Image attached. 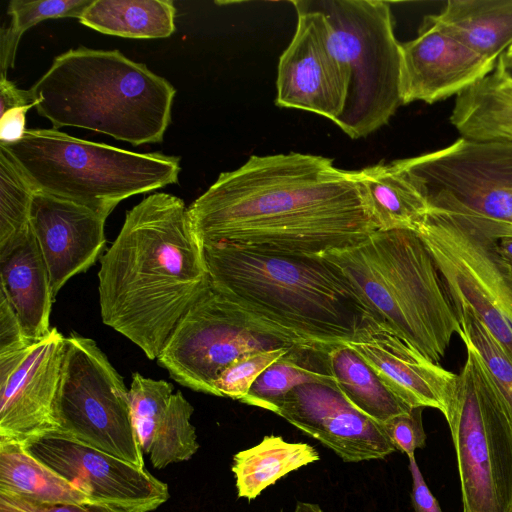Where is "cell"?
Returning a JSON list of instances; mask_svg holds the SVG:
<instances>
[{"label": "cell", "instance_id": "6da1fadb", "mask_svg": "<svg viewBox=\"0 0 512 512\" xmlns=\"http://www.w3.org/2000/svg\"><path fill=\"white\" fill-rule=\"evenodd\" d=\"M188 213L202 244L286 256L344 249L378 230L355 170L297 152L251 156L221 173Z\"/></svg>", "mask_w": 512, "mask_h": 512}, {"label": "cell", "instance_id": "7a4b0ae2", "mask_svg": "<svg viewBox=\"0 0 512 512\" xmlns=\"http://www.w3.org/2000/svg\"><path fill=\"white\" fill-rule=\"evenodd\" d=\"M105 325L157 359L177 322L210 285L203 244L179 197L153 193L126 212L100 257Z\"/></svg>", "mask_w": 512, "mask_h": 512}, {"label": "cell", "instance_id": "3957f363", "mask_svg": "<svg viewBox=\"0 0 512 512\" xmlns=\"http://www.w3.org/2000/svg\"><path fill=\"white\" fill-rule=\"evenodd\" d=\"M211 285L249 316L304 344L351 340L372 319L320 255L286 256L204 243Z\"/></svg>", "mask_w": 512, "mask_h": 512}, {"label": "cell", "instance_id": "277c9868", "mask_svg": "<svg viewBox=\"0 0 512 512\" xmlns=\"http://www.w3.org/2000/svg\"><path fill=\"white\" fill-rule=\"evenodd\" d=\"M30 91L54 129L84 128L134 146L163 141L176 95L168 80L119 50L83 46L56 56Z\"/></svg>", "mask_w": 512, "mask_h": 512}, {"label": "cell", "instance_id": "5b68a950", "mask_svg": "<svg viewBox=\"0 0 512 512\" xmlns=\"http://www.w3.org/2000/svg\"><path fill=\"white\" fill-rule=\"evenodd\" d=\"M345 278L372 319L439 364L462 333L429 250L411 229L376 230L360 244L320 255Z\"/></svg>", "mask_w": 512, "mask_h": 512}, {"label": "cell", "instance_id": "8992f818", "mask_svg": "<svg viewBox=\"0 0 512 512\" xmlns=\"http://www.w3.org/2000/svg\"><path fill=\"white\" fill-rule=\"evenodd\" d=\"M3 146L34 190L105 217L124 199L178 183L180 158L139 153L76 138L57 129H27Z\"/></svg>", "mask_w": 512, "mask_h": 512}, {"label": "cell", "instance_id": "52a82bcc", "mask_svg": "<svg viewBox=\"0 0 512 512\" xmlns=\"http://www.w3.org/2000/svg\"><path fill=\"white\" fill-rule=\"evenodd\" d=\"M320 12L331 51L348 80L337 126L350 138L366 137L389 122L400 105L401 43L390 6L379 0H307Z\"/></svg>", "mask_w": 512, "mask_h": 512}, {"label": "cell", "instance_id": "ba28073f", "mask_svg": "<svg viewBox=\"0 0 512 512\" xmlns=\"http://www.w3.org/2000/svg\"><path fill=\"white\" fill-rule=\"evenodd\" d=\"M444 417L456 452L463 512H512V420L470 349Z\"/></svg>", "mask_w": 512, "mask_h": 512}, {"label": "cell", "instance_id": "9c48e42d", "mask_svg": "<svg viewBox=\"0 0 512 512\" xmlns=\"http://www.w3.org/2000/svg\"><path fill=\"white\" fill-rule=\"evenodd\" d=\"M415 231L456 314L472 312L512 358V271L496 251L497 237L467 217L431 209Z\"/></svg>", "mask_w": 512, "mask_h": 512}, {"label": "cell", "instance_id": "30bf717a", "mask_svg": "<svg viewBox=\"0 0 512 512\" xmlns=\"http://www.w3.org/2000/svg\"><path fill=\"white\" fill-rule=\"evenodd\" d=\"M54 423L66 437L145 468L123 378L94 340L75 333L65 338Z\"/></svg>", "mask_w": 512, "mask_h": 512}, {"label": "cell", "instance_id": "8fae6325", "mask_svg": "<svg viewBox=\"0 0 512 512\" xmlns=\"http://www.w3.org/2000/svg\"><path fill=\"white\" fill-rule=\"evenodd\" d=\"M392 164L429 209L512 228V141L460 137L442 149Z\"/></svg>", "mask_w": 512, "mask_h": 512}, {"label": "cell", "instance_id": "7c38bea8", "mask_svg": "<svg viewBox=\"0 0 512 512\" xmlns=\"http://www.w3.org/2000/svg\"><path fill=\"white\" fill-rule=\"evenodd\" d=\"M298 344L304 343L249 316L210 282L177 322L157 362L179 384L214 395L215 380L235 360Z\"/></svg>", "mask_w": 512, "mask_h": 512}, {"label": "cell", "instance_id": "4fadbf2b", "mask_svg": "<svg viewBox=\"0 0 512 512\" xmlns=\"http://www.w3.org/2000/svg\"><path fill=\"white\" fill-rule=\"evenodd\" d=\"M23 445L95 503L128 512H150L169 499L167 484L146 468L56 431L31 438Z\"/></svg>", "mask_w": 512, "mask_h": 512}, {"label": "cell", "instance_id": "5bb4252c", "mask_svg": "<svg viewBox=\"0 0 512 512\" xmlns=\"http://www.w3.org/2000/svg\"><path fill=\"white\" fill-rule=\"evenodd\" d=\"M65 338L53 327L28 347L0 355V439L24 443L55 430Z\"/></svg>", "mask_w": 512, "mask_h": 512}, {"label": "cell", "instance_id": "9a60e30c", "mask_svg": "<svg viewBox=\"0 0 512 512\" xmlns=\"http://www.w3.org/2000/svg\"><path fill=\"white\" fill-rule=\"evenodd\" d=\"M292 4L297 12V25L279 59L275 103L335 122L346 102V72L330 49L323 15L310 7L307 0Z\"/></svg>", "mask_w": 512, "mask_h": 512}, {"label": "cell", "instance_id": "2e32d148", "mask_svg": "<svg viewBox=\"0 0 512 512\" xmlns=\"http://www.w3.org/2000/svg\"><path fill=\"white\" fill-rule=\"evenodd\" d=\"M274 413L344 462L384 459L396 450L384 427L356 409L336 386L299 385L284 396Z\"/></svg>", "mask_w": 512, "mask_h": 512}, {"label": "cell", "instance_id": "e0dca14e", "mask_svg": "<svg viewBox=\"0 0 512 512\" xmlns=\"http://www.w3.org/2000/svg\"><path fill=\"white\" fill-rule=\"evenodd\" d=\"M497 61L482 57L459 41L435 14L427 15L417 36L401 43L402 104H433L457 97L489 75Z\"/></svg>", "mask_w": 512, "mask_h": 512}, {"label": "cell", "instance_id": "ac0fdd59", "mask_svg": "<svg viewBox=\"0 0 512 512\" xmlns=\"http://www.w3.org/2000/svg\"><path fill=\"white\" fill-rule=\"evenodd\" d=\"M106 219L85 206L35 190L29 222L54 297L70 278L98 260L106 244Z\"/></svg>", "mask_w": 512, "mask_h": 512}, {"label": "cell", "instance_id": "d6986e66", "mask_svg": "<svg viewBox=\"0 0 512 512\" xmlns=\"http://www.w3.org/2000/svg\"><path fill=\"white\" fill-rule=\"evenodd\" d=\"M344 344L355 350L384 385L409 407H429L443 415L447 413L457 374L433 363L373 319Z\"/></svg>", "mask_w": 512, "mask_h": 512}, {"label": "cell", "instance_id": "ffe728a7", "mask_svg": "<svg viewBox=\"0 0 512 512\" xmlns=\"http://www.w3.org/2000/svg\"><path fill=\"white\" fill-rule=\"evenodd\" d=\"M129 401L137 440L155 468L189 460L196 453L199 444L190 422L194 409L181 391L173 393L171 383L135 372Z\"/></svg>", "mask_w": 512, "mask_h": 512}, {"label": "cell", "instance_id": "44dd1931", "mask_svg": "<svg viewBox=\"0 0 512 512\" xmlns=\"http://www.w3.org/2000/svg\"><path fill=\"white\" fill-rule=\"evenodd\" d=\"M0 292L9 301L29 341H38L50 333L55 297L31 226L0 248Z\"/></svg>", "mask_w": 512, "mask_h": 512}, {"label": "cell", "instance_id": "7402d4cb", "mask_svg": "<svg viewBox=\"0 0 512 512\" xmlns=\"http://www.w3.org/2000/svg\"><path fill=\"white\" fill-rule=\"evenodd\" d=\"M435 17L484 58L497 61L512 46V0H450Z\"/></svg>", "mask_w": 512, "mask_h": 512}, {"label": "cell", "instance_id": "603a6c76", "mask_svg": "<svg viewBox=\"0 0 512 512\" xmlns=\"http://www.w3.org/2000/svg\"><path fill=\"white\" fill-rule=\"evenodd\" d=\"M371 219L379 230H416L429 207L409 180L392 163L355 170Z\"/></svg>", "mask_w": 512, "mask_h": 512}, {"label": "cell", "instance_id": "cb8c5ba5", "mask_svg": "<svg viewBox=\"0 0 512 512\" xmlns=\"http://www.w3.org/2000/svg\"><path fill=\"white\" fill-rule=\"evenodd\" d=\"M331 346L298 344L290 347L257 377L241 402L275 412L284 396L299 385L336 386L329 363Z\"/></svg>", "mask_w": 512, "mask_h": 512}, {"label": "cell", "instance_id": "d4e9b609", "mask_svg": "<svg viewBox=\"0 0 512 512\" xmlns=\"http://www.w3.org/2000/svg\"><path fill=\"white\" fill-rule=\"evenodd\" d=\"M175 16L171 0H93L78 20L103 34L158 39L174 33Z\"/></svg>", "mask_w": 512, "mask_h": 512}, {"label": "cell", "instance_id": "484cf974", "mask_svg": "<svg viewBox=\"0 0 512 512\" xmlns=\"http://www.w3.org/2000/svg\"><path fill=\"white\" fill-rule=\"evenodd\" d=\"M0 493L45 503L93 502L31 455L23 443L0 439Z\"/></svg>", "mask_w": 512, "mask_h": 512}, {"label": "cell", "instance_id": "4316f807", "mask_svg": "<svg viewBox=\"0 0 512 512\" xmlns=\"http://www.w3.org/2000/svg\"><path fill=\"white\" fill-rule=\"evenodd\" d=\"M317 460L318 451L307 443H289L281 436H265L258 445L233 457L231 469L238 497L255 499L283 476Z\"/></svg>", "mask_w": 512, "mask_h": 512}, {"label": "cell", "instance_id": "83f0119b", "mask_svg": "<svg viewBox=\"0 0 512 512\" xmlns=\"http://www.w3.org/2000/svg\"><path fill=\"white\" fill-rule=\"evenodd\" d=\"M337 389L360 412L383 425L412 408L392 393L352 348L334 344L328 351Z\"/></svg>", "mask_w": 512, "mask_h": 512}, {"label": "cell", "instance_id": "f1b7e54d", "mask_svg": "<svg viewBox=\"0 0 512 512\" xmlns=\"http://www.w3.org/2000/svg\"><path fill=\"white\" fill-rule=\"evenodd\" d=\"M93 0H12L7 13L10 25L0 33L1 75L15 64L21 36L31 27L47 19L80 18Z\"/></svg>", "mask_w": 512, "mask_h": 512}, {"label": "cell", "instance_id": "f546056e", "mask_svg": "<svg viewBox=\"0 0 512 512\" xmlns=\"http://www.w3.org/2000/svg\"><path fill=\"white\" fill-rule=\"evenodd\" d=\"M457 316L460 338L477 358L512 420V358L472 312L462 310Z\"/></svg>", "mask_w": 512, "mask_h": 512}, {"label": "cell", "instance_id": "4dcf8cb0", "mask_svg": "<svg viewBox=\"0 0 512 512\" xmlns=\"http://www.w3.org/2000/svg\"><path fill=\"white\" fill-rule=\"evenodd\" d=\"M34 188L0 146V248L7 246L29 226Z\"/></svg>", "mask_w": 512, "mask_h": 512}, {"label": "cell", "instance_id": "1f68e13d", "mask_svg": "<svg viewBox=\"0 0 512 512\" xmlns=\"http://www.w3.org/2000/svg\"><path fill=\"white\" fill-rule=\"evenodd\" d=\"M289 348L265 350L235 360L215 380L214 396L241 402L257 377Z\"/></svg>", "mask_w": 512, "mask_h": 512}, {"label": "cell", "instance_id": "d6a6232c", "mask_svg": "<svg viewBox=\"0 0 512 512\" xmlns=\"http://www.w3.org/2000/svg\"><path fill=\"white\" fill-rule=\"evenodd\" d=\"M424 408H412L409 412L397 415L382 426L396 450L405 453L408 458L415 457V450L424 448L426 434L422 422Z\"/></svg>", "mask_w": 512, "mask_h": 512}, {"label": "cell", "instance_id": "836d02e7", "mask_svg": "<svg viewBox=\"0 0 512 512\" xmlns=\"http://www.w3.org/2000/svg\"><path fill=\"white\" fill-rule=\"evenodd\" d=\"M0 512H128L105 504L45 503L0 493Z\"/></svg>", "mask_w": 512, "mask_h": 512}, {"label": "cell", "instance_id": "e575fe53", "mask_svg": "<svg viewBox=\"0 0 512 512\" xmlns=\"http://www.w3.org/2000/svg\"><path fill=\"white\" fill-rule=\"evenodd\" d=\"M29 341L5 295L0 292V355L28 347Z\"/></svg>", "mask_w": 512, "mask_h": 512}, {"label": "cell", "instance_id": "d590c367", "mask_svg": "<svg viewBox=\"0 0 512 512\" xmlns=\"http://www.w3.org/2000/svg\"><path fill=\"white\" fill-rule=\"evenodd\" d=\"M409 470L412 476L411 501L414 512H442L423 478L415 457L409 458Z\"/></svg>", "mask_w": 512, "mask_h": 512}, {"label": "cell", "instance_id": "8d00e7d4", "mask_svg": "<svg viewBox=\"0 0 512 512\" xmlns=\"http://www.w3.org/2000/svg\"><path fill=\"white\" fill-rule=\"evenodd\" d=\"M34 104L17 107L0 116V143L9 144L21 140L26 132V114Z\"/></svg>", "mask_w": 512, "mask_h": 512}, {"label": "cell", "instance_id": "74e56055", "mask_svg": "<svg viewBox=\"0 0 512 512\" xmlns=\"http://www.w3.org/2000/svg\"><path fill=\"white\" fill-rule=\"evenodd\" d=\"M34 102L30 89L24 90L18 88L12 81L6 78V75L0 77V113L3 114L6 111L31 105Z\"/></svg>", "mask_w": 512, "mask_h": 512}, {"label": "cell", "instance_id": "f35d334b", "mask_svg": "<svg viewBox=\"0 0 512 512\" xmlns=\"http://www.w3.org/2000/svg\"><path fill=\"white\" fill-rule=\"evenodd\" d=\"M495 248L503 262L512 271V228L505 227L496 238Z\"/></svg>", "mask_w": 512, "mask_h": 512}, {"label": "cell", "instance_id": "ab89813d", "mask_svg": "<svg viewBox=\"0 0 512 512\" xmlns=\"http://www.w3.org/2000/svg\"><path fill=\"white\" fill-rule=\"evenodd\" d=\"M294 512H323L322 509L313 503L298 502Z\"/></svg>", "mask_w": 512, "mask_h": 512}, {"label": "cell", "instance_id": "60d3db41", "mask_svg": "<svg viewBox=\"0 0 512 512\" xmlns=\"http://www.w3.org/2000/svg\"><path fill=\"white\" fill-rule=\"evenodd\" d=\"M498 60L502 64L504 70L507 72L509 76L512 77V58H508L505 56V53L501 55Z\"/></svg>", "mask_w": 512, "mask_h": 512}, {"label": "cell", "instance_id": "b9f144b4", "mask_svg": "<svg viewBox=\"0 0 512 512\" xmlns=\"http://www.w3.org/2000/svg\"><path fill=\"white\" fill-rule=\"evenodd\" d=\"M505 56L508 58H512V46L505 52Z\"/></svg>", "mask_w": 512, "mask_h": 512}, {"label": "cell", "instance_id": "7bdbcfd3", "mask_svg": "<svg viewBox=\"0 0 512 512\" xmlns=\"http://www.w3.org/2000/svg\"><path fill=\"white\" fill-rule=\"evenodd\" d=\"M280 512H282V511H280Z\"/></svg>", "mask_w": 512, "mask_h": 512}]
</instances>
